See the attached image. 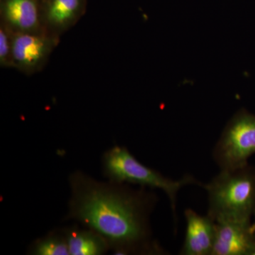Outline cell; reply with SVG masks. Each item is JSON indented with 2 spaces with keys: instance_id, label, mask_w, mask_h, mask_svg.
<instances>
[{
  "instance_id": "cell-1",
  "label": "cell",
  "mask_w": 255,
  "mask_h": 255,
  "mask_svg": "<svg viewBox=\"0 0 255 255\" xmlns=\"http://www.w3.org/2000/svg\"><path fill=\"white\" fill-rule=\"evenodd\" d=\"M70 195L66 219L93 230L110 243L114 255H163L153 238L150 216L157 195L127 183L99 182L77 171L69 178Z\"/></svg>"
},
{
  "instance_id": "cell-2",
  "label": "cell",
  "mask_w": 255,
  "mask_h": 255,
  "mask_svg": "<svg viewBox=\"0 0 255 255\" xmlns=\"http://www.w3.org/2000/svg\"><path fill=\"white\" fill-rule=\"evenodd\" d=\"M201 186L207 193V215L215 222H251L255 209V169L249 164L220 170Z\"/></svg>"
},
{
  "instance_id": "cell-3",
  "label": "cell",
  "mask_w": 255,
  "mask_h": 255,
  "mask_svg": "<svg viewBox=\"0 0 255 255\" xmlns=\"http://www.w3.org/2000/svg\"><path fill=\"white\" fill-rule=\"evenodd\" d=\"M103 174L112 182L136 184L141 187L158 189L168 197L174 220L177 219L178 193L183 187L199 184L190 174H186L177 180L164 177L155 169L144 165L127 147L115 145L102 155Z\"/></svg>"
},
{
  "instance_id": "cell-4",
  "label": "cell",
  "mask_w": 255,
  "mask_h": 255,
  "mask_svg": "<svg viewBox=\"0 0 255 255\" xmlns=\"http://www.w3.org/2000/svg\"><path fill=\"white\" fill-rule=\"evenodd\" d=\"M255 154V115L238 111L223 129L213 150V159L220 170H232L248 165Z\"/></svg>"
},
{
  "instance_id": "cell-5",
  "label": "cell",
  "mask_w": 255,
  "mask_h": 255,
  "mask_svg": "<svg viewBox=\"0 0 255 255\" xmlns=\"http://www.w3.org/2000/svg\"><path fill=\"white\" fill-rule=\"evenodd\" d=\"M59 43V36L47 31L36 33L11 32L12 68L26 75L41 71Z\"/></svg>"
},
{
  "instance_id": "cell-6",
  "label": "cell",
  "mask_w": 255,
  "mask_h": 255,
  "mask_svg": "<svg viewBox=\"0 0 255 255\" xmlns=\"http://www.w3.org/2000/svg\"><path fill=\"white\" fill-rule=\"evenodd\" d=\"M1 22L11 32L46 31L42 17L41 0H1Z\"/></svg>"
},
{
  "instance_id": "cell-7",
  "label": "cell",
  "mask_w": 255,
  "mask_h": 255,
  "mask_svg": "<svg viewBox=\"0 0 255 255\" xmlns=\"http://www.w3.org/2000/svg\"><path fill=\"white\" fill-rule=\"evenodd\" d=\"M252 222L222 221L216 223L212 255H252L255 236Z\"/></svg>"
},
{
  "instance_id": "cell-8",
  "label": "cell",
  "mask_w": 255,
  "mask_h": 255,
  "mask_svg": "<svg viewBox=\"0 0 255 255\" xmlns=\"http://www.w3.org/2000/svg\"><path fill=\"white\" fill-rule=\"evenodd\" d=\"M185 237L180 255H212L216 223L207 214L201 216L193 209L184 211Z\"/></svg>"
},
{
  "instance_id": "cell-9",
  "label": "cell",
  "mask_w": 255,
  "mask_h": 255,
  "mask_svg": "<svg viewBox=\"0 0 255 255\" xmlns=\"http://www.w3.org/2000/svg\"><path fill=\"white\" fill-rule=\"evenodd\" d=\"M45 29L60 36L77 24L86 11V0H42Z\"/></svg>"
},
{
  "instance_id": "cell-10",
  "label": "cell",
  "mask_w": 255,
  "mask_h": 255,
  "mask_svg": "<svg viewBox=\"0 0 255 255\" xmlns=\"http://www.w3.org/2000/svg\"><path fill=\"white\" fill-rule=\"evenodd\" d=\"M68 243L70 255H105L111 247L109 242L93 230L74 226L62 230Z\"/></svg>"
},
{
  "instance_id": "cell-11",
  "label": "cell",
  "mask_w": 255,
  "mask_h": 255,
  "mask_svg": "<svg viewBox=\"0 0 255 255\" xmlns=\"http://www.w3.org/2000/svg\"><path fill=\"white\" fill-rule=\"evenodd\" d=\"M33 255H70L66 238L62 230L53 231L37 240L30 247Z\"/></svg>"
},
{
  "instance_id": "cell-12",
  "label": "cell",
  "mask_w": 255,
  "mask_h": 255,
  "mask_svg": "<svg viewBox=\"0 0 255 255\" xmlns=\"http://www.w3.org/2000/svg\"><path fill=\"white\" fill-rule=\"evenodd\" d=\"M0 65L3 68H12L11 62V32L0 23Z\"/></svg>"
},
{
  "instance_id": "cell-13",
  "label": "cell",
  "mask_w": 255,
  "mask_h": 255,
  "mask_svg": "<svg viewBox=\"0 0 255 255\" xmlns=\"http://www.w3.org/2000/svg\"><path fill=\"white\" fill-rule=\"evenodd\" d=\"M253 217H254V222L252 223L251 228H252V231H253V233H254V235L255 236V209L254 211V213H253Z\"/></svg>"
},
{
  "instance_id": "cell-14",
  "label": "cell",
  "mask_w": 255,
  "mask_h": 255,
  "mask_svg": "<svg viewBox=\"0 0 255 255\" xmlns=\"http://www.w3.org/2000/svg\"><path fill=\"white\" fill-rule=\"evenodd\" d=\"M255 255V250L254 252H253V255Z\"/></svg>"
},
{
  "instance_id": "cell-15",
  "label": "cell",
  "mask_w": 255,
  "mask_h": 255,
  "mask_svg": "<svg viewBox=\"0 0 255 255\" xmlns=\"http://www.w3.org/2000/svg\"><path fill=\"white\" fill-rule=\"evenodd\" d=\"M42 1V0H41V1Z\"/></svg>"
}]
</instances>
